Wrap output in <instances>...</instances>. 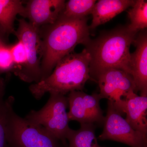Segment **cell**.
I'll list each match as a JSON object with an SVG mask.
<instances>
[{"mask_svg":"<svg viewBox=\"0 0 147 147\" xmlns=\"http://www.w3.org/2000/svg\"><path fill=\"white\" fill-rule=\"evenodd\" d=\"M87 22L86 17L72 18L60 15L54 24L40 30L42 38L40 81L48 77L57 64L70 54L76 45H85L89 42L90 28Z\"/></svg>","mask_w":147,"mask_h":147,"instance_id":"1","label":"cell"},{"mask_svg":"<svg viewBox=\"0 0 147 147\" xmlns=\"http://www.w3.org/2000/svg\"><path fill=\"white\" fill-rule=\"evenodd\" d=\"M137 34L126 26L102 33L95 39L90 40L85 48L90 56L92 80L95 81L99 74L111 69L123 70L131 76L129 49Z\"/></svg>","mask_w":147,"mask_h":147,"instance_id":"2","label":"cell"},{"mask_svg":"<svg viewBox=\"0 0 147 147\" xmlns=\"http://www.w3.org/2000/svg\"><path fill=\"white\" fill-rule=\"evenodd\" d=\"M91 58L86 48L81 53L64 57L55 66L52 73L40 82L29 87L32 94L40 99L45 93L65 95L74 91H81L88 80Z\"/></svg>","mask_w":147,"mask_h":147,"instance_id":"3","label":"cell"},{"mask_svg":"<svg viewBox=\"0 0 147 147\" xmlns=\"http://www.w3.org/2000/svg\"><path fill=\"white\" fill-rule=\"evenodd\" d=\"M8 100L7 147H63L65 146L42 127L28 123L13 110V98H9Z\"/></svg>","mask_w":147,"mask_h":147,"instance_id":"4","label":"cell"},{"mask_svg":"<svg viewBox=\"0 0 147 147\" xmlns=\"http://www.w3.org/2000/svg\"><path fill=\"white\" fill-rule=\"evenodd\" d=\"M68 107L67 97L50 93L47 103L41 109L32 110L24 119L29 124L42 127L66 146L67 137L71 129L69 126Z\"/></svg>","mask_w":147,"mask_h":147,"instance_id":"5","label":"cell"},{"mask_svg":"<svg viewBox=\"0 0 147 147\" xmlns=\"http://www.w3.org/2000/svg\"><path fill=\"white\" fill-rule=\"evenodd\" d=\"M18 22V28L14 33L18 40H21L25 46L27 61L26 65L15 74L24 82L37 83L41 79L40 65L42 57L39 30L25 19H19Z\"/></svg>","mask_w":147,"mask_h":147,"instance_id":"6","label":"cell"},{"mask_svg":"<svg viewBox=\"0 0 147 147\" xmlns=\"http://www.w3.org/2000/svg\"><path fill=\"white\" fill-rule=\"evenodd\" d=\"M95 82L99 86L98 94L101 99L107 98L122 115L124 114L125 100L122 97H126L132 92H137L132 76L123 70L111 69L99 74Z\"/></svg>","mask_w":147,"mask_h":147,"instance_id":"7","label":"cell"},{"mask_svg":"<svg viewBox=\"0 0 147 147\" xmlns=\"http://www.w3.org/2000/svg\"><path fill=\"white\" fill-rule=\"evenodd\" d=\"M103 123V131L98 137L100 140L116 141L131 147H147V137L134 130L110 100Z\"/></svg>","mask_w":147,"mask_h":147,"instance_id":"8","label":"cell"},{"mask_svg":"<svg viewBox=\"0 0 147 147\" xmlns=\"http://www.w3.org/2000/svg\"><path fill=\"white\" fill-rule=\"evenodd\" d=\"M67 98L69 121H77L80 124L103 123L105 117L100 107L101 98L98 94L88 95L82 91H74Z\"/></svg>","mask_w":147,"mask_h":147,"instance_id":"9","label":"cell"},{"mask_svg":"<svg viewBox=\"0 0 147 147\" xmlns=\"http://www.w3.org/2000/svg\"><path fill=\"white\" fill-rule=\"evenodd\" d=\"M66 2L63 0H31L25 6L24 18L36 28L54 24L59 17Z\"/></svg>","mask_w":147,"mask_h":147,"instance_id":"10","label":"cell"},{"mask_svg":"<svg viewBox=\"0 0 147 147\" xmlns=\"http://www.w3.org/2000/svg\"><path fill=\"white\" fill-rule=\"evenodd\" d=\"M133 43L136 48L130 55V66L137 92L147 96V35L146 32L137 35Z\"/></svg>","mask_w":147,"mask_h":147,"instance_id":"11","label":"cell"},{"mask_svg":"<svg viewBox=\"0 0 147 147\" xmlns=\"http://www.w3.org/2000/svg\"><path fill=\"white\" fill-rule=\"evenodd\" d=\"M124 99L125 120L134 130L147 137V96L132 92Z\"/></svg>","mask_w":147,"mask_h":147,"instance_id":"12","label":"cell"},{"mask_svg":"<svg viewBox=\"0 0 147 147\" xmlns=\"http://www.w3.org/2000/svg\"><path fill=\"white\" fill-rule=\"evenodd\" d=\"M133 0H100L95 4L90 29H93L108 22L134 5Z\"/></svg>","mask_w":147,"mask_h":147,"instance_id":"13","label":"cell"},{"mask_svg":"<svg viewBox=\"0 0 147 147\" xmlns=\"http://www.w3.org/2000/svg\"><path fill=\"white\" fill-rule=\"evenodd\" d=\"M19 0H0V26L7 34L15 33L14 22L18 14L24 17L25 7Z\"/></svg>","mask_w":147,"mask_h":147,"instance_id":"14","label":"cell"},{"mask_svg":"<svg viewBox=\"0 0 147 147\" xmlns=\"http://www.w3.org/2000/svg\"><path fill=\"white\" fill-rule=\"evenodd\" d=\"M78 130L70 129L67 141V147H102L98 144L96 137L94 123L81 124Z\"/></svg>","mask_w":147,"mask_h":147,"instance_id":"15","label":"cell"},{"mask_svg":"<svg viewBox=\"0 0 147 147\" xmlns=\"http://www.w3.org/2000/svg\"><path fill=\"white\" fill-rule=\"evenodd\" d=\"M130 24L127 26L130 31L137 33L147 27V1L137 0L128 12Z\"/></svg>","mask_w":147,"mask_h":147,"instance_id":"16","label":"cell"},{"mask_svg":"<svg viewBox=\"0 0 147 147\" xmlns=\"http://www.w3.org/2000/svg\"><path fill=\"white\" fill-rule=\"evenodd\" d=\"M96 0H70L65 2L61 16L67 18H81L91 14Z\"/></svg>","mask_w":147,"mask_h":147,"instance_id":"17","label":"cell"},{"mask_svg":"<svg viewBox=\"0 0 147 147\" xmlns=\"http://www.w3.org/2000/svg\"><path fill=\"white\" fill-rule=\"evenodd\" d=\"M5 84L3 79L0 81V147H7V125L8 100H5Z\"/></svg>","mask_w":147,"mask_h":147,"instance_id":"18","label":"cell"},{"mask_svg":"<svg viewBox=\"0 0 147 147\" xmlns=\"http://www.w3.org/2000/svg\"><path fill=\"white\" fill-rule=\"evenodd\" d=\"M11 51L14 63L13 72L17 73L26 65L27 61L26 50L24 44L18 40L14 45H11Z\"/></svg>","mask_w":147,"mask_h":147,"instance_id":"19","label":"cell"},{"mask_svg":"<svg viewBox=\"0 0 147 147\" xmlns=\"http://www.w3.org/2000/svg\"><path fill=\"white\" fill-rule=\"evenodd\" d=\"M14 63L11 51V45H5L0 49V74L13 71Z\"/></svg>","mask_w":147,"mask_h":147,"instance_id":"20","label":"cell"},{"mask_svg":"<svg viewBox=\"0 0 147 147\" xmlns=\"http://www.w3.org/2000/svg\"><path fill=\"white\" fill-rule=\"evenodd\" d=\"M7 35L8 34L0 26V49L5 45H8L7 43Z\"/></svg>","mask_w":147,"mask_h":147,"instance_id":"21","label":"cell"},{"mask_svg":"<svg viewBox=\"0 0 147 147\" xmlns=\"http://www.w3.org/2000/svg\"><path fill=\"white\" fill-rule=\"evenodd\" d=\"M1 78H0V81H1Z\"/></svg>","mask_w":147,"mask_h":147,"instance_id":"22","label":"cell"}]
</instances>
